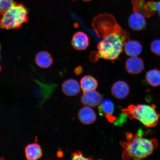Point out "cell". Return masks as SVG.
I'll list each match as a JSON object with an SVG mask.
<instances>
[{"label":"cell","instance_id":"1","mask_svg":"<svg viewBox=\"0 0 160 160\" xmlns=\"http://www.w3.org/2000/svg\"><path fill=\"white\" fill-rule=\"evenodd\" d=\"M130 39L129 34L125 30L110 34L102 39L97 45L98 51L92 52L90 61L96 62L100 58L109 60L114 62L119 59L123 52L125 43Z\"/></svg>","mask_w":160,"mask_h":160},{"label":"cell","instance_id":"2","mask_svg":"<svg viewBox=\"0 0 160 160\" xmlns=\"http://www.w3.org/2000/svg\"><path fill=\"white\" fill-rule=\"evenodd\" d=\"M126 141L120 142L124 150L122 158L124 160H141L152 154L158 146L156 139L143 137L141 133H126Z\"/></svg>","mask_w":160,"mask_h":160},{"label":"cell","instance_id":"3","mask_svg":"<svg viewBox=\"0 0 160 160\" xmlns=\"http://www.w3.org/2000/svg\"><path fill=\"white\" fill-rule=\"evenodd\" d=\"M156 108L155 105H131L122 112L130 119L138 120L145 127L152 128L157 125L160 117Z\"/></svg>","mask_w":160,"mask_h":160},{"label":"cell","instance_id":"4","mask_svg":"<svg viewBox=\"0 0 160 160\" xmlns=\"http://www.w3.org/2000/svg\"><path fill=\"white\" fill-rule=\"evenodd\" d=\"M28 20V11L27 8L22 4H17L1 16L0 28L7 30L18 29Z\"/></svg>","mask_w":160,"mask_h":160},{"label":"cell","instance_id":"5","mask_svg":"<svg viewBox=\"0 0 160 160\" xmlns=\"http://www.w3.org/2000/svg\"><path fill=\"white\" fill-rule=\"evenodd\" d=\"M92 26L100 39L110 34L120 32L123 30L118 24L115 17L109 13L101 14L96 16L92 21Z\"/></svg>","mask_w":160,"mask_h":160},{"label":"cell","instance_id":"6","mask_svg":"<svg viewBox=\"0 0 160 160\" xmlns=\"http://www.w3.org/2000/svg\"><path fill=\"white\" fill-rule=\"evenodd\" d=\"M102 101V96L95 90L83 92L81 99V102L83 105L90 107L99 106Z\"/></svg>","mask_w":160,"mask_h":160},{"label":"cell","instance_id":"7","mask_svg":"<svg viewBox=\"0 0 160 160\" xmlns=\"http://www.w3.org/2000/svg\"><path fill=\"white\" fill-rule=\"evenodd\" d=\"M126 71L132 75H137L141 73L144 69V63L141 58L131 57L127 60L125 64Z\"/></svg>","mask_w":160,"mask_h":160},{"label":"cell","instance_id":"8","mask_svg":"<svg viewBox=\"0 0 160 160\" xmlns=\"http://www.w3.org/2000/svg\"><path fill=\"white\" fill-rule=\"evenodd\" d=\"M72 45L77 51H83L89 47V39L87 34L83 32H78L72 38Z\"/></svg>","mask_w":160,"mask_h":160},{"label":"cell","instance_id":"9","mask_svg":"<svg viewBox=\"0 0 160 160\" xmlns=\"http://www.w3.org/2000/svg\"><path fill=\"white\" fill-rule=\"evenodd\" d=\"M145 17L141 13L133 12L130 16L128 23L132 29L136 31H139L145 28L147 25Z\"/></svg>","mask_w":160,"mask_h":160},{"label":"cell","instance_id":"10","mask_svg":"<svg viewBox=\"0 0 160 160\" xmlns=\"http://www.w3.org/2000/svg\"><path fill=\"white\" fill-rule=\"evenodd\" d=\"M114 108V105L111 100L105 99L99 105L98 110L100 115L105 116L108 121L113 122L116 120L115 117L113 115Z\"/></svg>","mask_w":160,"mask_h":160},{"label":"cell","instance_id":"11","mask_svg":"<svg viewBox=\"0 0 160 160\" xmlns=\"http://www.w3.org/2000/svg\"><path fill=\"white\" fill-rule=\"evenodd\" d=\"M129 88L126 82L119 81L113 85L111 89V93L116 98L122 99L125 98L129 95Z\"/></svg>","mask_w":160,"mask_h":160},{"label":"cell","instance_id":"12","mask_svg":"<svg viewBox=\"0 0 160 160\" xmlns=\"http://www.w3.org/2000/svg\"><path fill=\"white\" fill-rule=\"evenodd\" d=\"M78 117L80 122L85 125H90L94 122L97 117L93 110L90 107L85 106L79 110Z\"/></svg>","mask_w":160,"mask_h":160},{"label":"cell","instance_id":"13","mask_svg":"<svg viewBox=\"0 0 160 160\" xmlns=\"http://www.w3.org/2000/svg\"><path fill=\"white\" fill-rule=\"evenodd\" d=\"M25 157L28 160H37L42 157V150L41 145L36 142L30 143L25 149Z\"/></svg>","mask_w":160,"mask_h":160},{"label":"cell","instance_id":"14","mask_svg":"<svg viewBox=\"0 0 160 160\" xmlns=\"http://www.w3.org/2000/svg\"><path fill=\"white\" fill-rule=\"evenodd\" d=\"M64 93L68 96H74L80 93L81 87L78 82L74 79H69L65 81L62 86Z\"/></svg>","mask_w":160,"mask_h":160},{"label":"cell","instance_id":"15","mask_svg":"<svg viewBox=\"0 0 160 160\" xmlns=\"http://www.w3.org/2000/svg\"><path fill=\"white\" fill-rule=\"evenodd\" d=\"M124 49L126 54L129 57H138L142 51V46L139 41L129 40L125 43Z\"/></svg>","mask_w":160,"mask_h":160},{"label":"cell","instance_id":"16","mask_svg":"<svg viewBox=\"0 0 160 160\" xmlns=\"http://www.w3.org/2000/svg\"><path fill=\"white\" fill-rule=\"evenodd\" d=\"M35 62L41 68L46 69L51 67L53 63V59L48 52L40 51L36 55Z\"/></svg>","mask_w":160,"mask_h":160},{"label":"cell","instance_id":"17","mask_svg":"<svg viewBox=\"0 0 160 160\" xmlns=\"http://www.w3.org/2000/svg\"><path fill=\"white\" fill-rule=\"evenodd\" d=\"M80 83L83 92L95 90L98 86L97 80L92 76L89 75L84 76L81 79Z\"/></svg>","mask_w":160,"mask_h":160},{"label":"cell","instance_id":"18","mask_svg":"<svg viewBox=\"0 0 160 160\" xmlns=\"http://www.w3.org/2000/svg\"><path fill=\"white\" fill-rule=\"evenodd\" d=\"M145 79L152 87L160 86V70L154 69L149 70L146 73Z\"/></svg>","mask_w":160,"mask_h":160},{"label":"cell","instance_id":"19","mask_svg":"<svg viewBox=\"0 0 160 160\" xmlns=\"http://www.w3.org/2000/svg\"><path fill=\"white\" fill-rule=\"evenodd\" d=\"M145 0H132L133 12L141 13L146 18H151L154 14L150 12L145 9Z\"/></svg>","mask_w":160,"mask_h":160},{"label":"cell","instance_id":"20","mask_svg":"<svg viewBox=\"0 0 160 160\" xmlns=\"http://www.w3.org/2000/svg\"><path fill=\"white\" fill-rule=\"evenodd\" d=\"M17 4L13 0H0V16Z\"/></svg>","mask_w":160,"mask_h":160},{"label":"cell","instance_id":"21","mask_svg":"<svg viewBox=\"0 0 160 160\" xmlns=\"http://www.w3.org/2000/svg\"><path fill=\"white\" fill-rule=\"evenodd\" d=\"M151 50L153 54L160 56V39H155L152 42Z\"/></svg>","mask_w":160,"mask_h":160},{"label":"cell","instance_id":"22","mask_svg":"<svg viewBox=\"0 0 160 160\" xmlns=\"http://www.w3.org/2000/svg\"><path fill=\"white\" fill-rule=\"evenodd\" d=\"M71 157L72 160H92L93 159L91 157H85L81 151H77L72 154Z\"/></svg>","mask_w":160,"mask_h":160},{"label":"cell","instance_id":"23","mask_svg":"<svg viewBox=\"0 0 160 160\" xmlns=\"http://www.w3.org/2000/svg\"><path fill=\"white\" fill-rule=\"evenodd\" d=\"M151 8L154 12H158L160 19V1L154 2L152 1L151 3Z\"/></svg>","mask_w":160,"mask_h":160},{"label":"cell","instance_id":"24","mask_svg":"<svg viewBox=\"0 0 160 160\" xmlns=\"http://www.w3.org/2000/svg\"><path fill=\"white\" fill-rule=\"evenodd\" d=\"M83 71V68L81 66H78L74 70L75 74L77 75H81Z\"/></svg>","mask_w":160,"mask_h":160},{"label":"cell","instance_id":"25","mask_svg":"<svg viewBox=\"0 0 160 160\" xmlns=\"http://www.w3.org/2000/svg\"><path fill=\"white\" fill-rule=\"evenodd\" d=\"M1 43H0V61H1ZM2 71V67L1 65H0V71Z\"/></svg>","mask_w":160,"mask_h":160},{"label":"cell","instance_id":"26","mask_svg":"<svg viewBox=\"0 0 160 160\" xmlns=\"http://www.w3.org/2000/svg\"><path fill=\"white\" fill-rule=\"evenodd\" d=\"M72 1H76V0H72ZM82 1H85V2H88L92 1V0H82Z\"/></svg>","mask_w":160,"mask_h":160}]
</instances>
